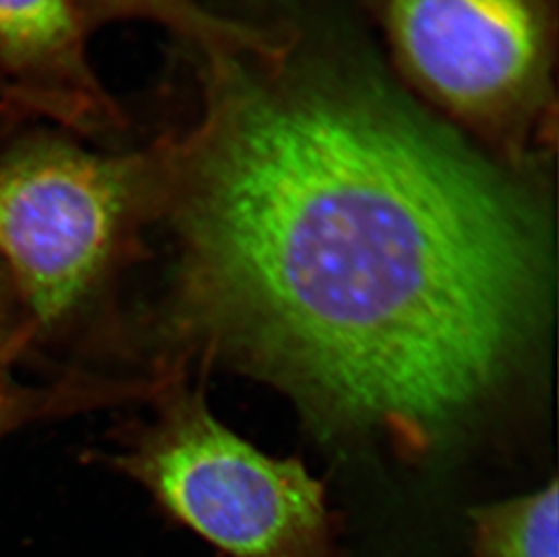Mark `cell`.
<instances>
[{
  "instance_id": "obj_2",
  "label": "cell",
  "mask_w": 559,
  "mask_h": 557,
  "mask_svg": "<svg viewBox=\"0 0 559 557\" xmlns=\"http://www.w3.org/2000/svg\"><path fill=\"white\" fill-rule=\"evenodd\" d=\"M162 190L158 142L96 153L57 127L0 149V269L35 335L68 327L142 258Z\"/></svg>"
},
{
  "instance_id": "obj_4",
  "label": "cell",
  "mask_w": 559,
  "mask_h": 557,
  "mask_svg": "<svg viewBox=\"0 0 559 557\" xmlns=\"http://www.w3.org/2000/svg\"><path fill=\"white\" fill-rule=\"evenodd\" d=\"M379 15L413 87L525 167L555 109L552 0H379Z\"/></svg>"
},
{
  "instance_id": "obj_6",
  "label": "cell",
  "mask_w": 559,
  "mask_h": 557,
  "mask_svg": "<svg viewBox=\"0 0 559 557\" xmlns=\"http://www.w3.org/2000/svg\"><path fill=\"white\" fill-rule=\"evenodd\" d=\"M27 342H15L0 352V440L19 427L48 416L142 399L151 391L148 380L91 377H68L49 386L24 384L13 374V364Z\"/></svg>"
},
{
  "instance_id": "obj_9",
  "label": "cell",
  "mask_w": 559,
  "mask_h": 557,
  "mask_svg": "<svg viewBox=\"0 0 559 557\" xmlns=\"http://www.w3.org/2000/svg\"><path fill=\"white\" fill-rule=\"evenodd\" d=\"M33 336L35 332L16 300L10 278L0 269V352L15 342L29 341Z\"/></svg>"
},
{
  "instance_id": "obj_7",
  "label": "cell",
  "mask_w": 559,
  "mask_h": 557,
  "mask_svg": "<svg viewBox=\"0 0 559 557\" xmlns=\"http://www.w3.org/2000/svg\"><path fill=\"white\" fill-rule=\"evenodd\" d=\"M91 32L118 21H151L186 38L200 54L264 48L269 33L225 21L195 0H76Z\"/></svg>"
},
{
  "instance_id": "obj_3",
  "label": "cell",
  "mask_w": 559,
  "mask_h": 557,
  "mask_svg": "<svg viewBox=\"0 0 559 557\" xmlns=\"http://www.w3.org/2000/svg\"><path fill=\"white\" fill-rule=\"evenodd\" d=\"M156 369L154 413L107 457L181 525L230 557H341L324 485L297 458L259 451L217 420L206 371Z\"/></svg>"
},
{
  "instance_id": "obj_5",
  "label": "cell",
  "mask_w": 559,
  "mask_h": 557,
  "mask_svg": "<svg viewBox=\"0 0 559 557\" xmlns=\"http://www.w3.org/2000/svg\"><path fill=\"white\" fill-rule=\"evenodd\" d=\"M76 0H0V96L11 120L40 118L79 138L111 137L127 118L96 76Z\"/></svg>"
},
{
  "instance_id": "obj_8",
  "label": "cell",
  "mask_w": 559,
  "mask_h": 557,
  "mask_svg": "<svg viewBox=\"0 0 559 557\" xmlns=\"http://www.w3.org/2000/svg\"><path fill=\"white\" fill-rule=\"evenodd\" d=\"M558 482L471 512L475 557H558Z\"/></svg>"
},
{
  "instance_id": "obj_1",
  "label": "cell",
  "mask_w": 559,
  "mask_h": 557,
  "mask_svg": "<svg viewBox=\"0 0 559 557\" xmlns=\"http://www.w3.org/2000/svg\"><path fill=\"white\" fill-rule=\"evenodd\" d=\"M201 55L200 116L159 138L178 247L159 363L228 364L321 435L429 457L544 333V206L354 66Z\"/></svg>"
}]
</instances>
